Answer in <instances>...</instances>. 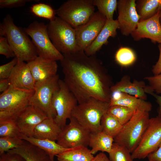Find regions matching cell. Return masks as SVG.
I'll return each mask as SVG.
<instances>
[{"instance_id":"9c48e42d","label":"cell","mask_w":161,"mask_h":161,"mask_svg":"<svg viewBox=\"0 0 161 161\" xmlns=\"http://www.w3.org/2000/svg\"><path fill=\"white\" fill-rule=\"evenodd\" d=\"M59 79V75L57 74L35 83L34 93L29 102V105L40 108L49 118L53 119L56 115L52 100L53 94L58 86Z\"/></svg>"},{"instance_id":"7bdbcfd3","label":"cell","mask_w":161,"mask_h":161,"mask_svg":"<svg viewBox=\"0 0 161 161\" xmlns=\"http://www.w3.org/2000/svg\"><path fill=\"white\" fill-rule=\"evenodd\" d=\"M10 83L8 78L0 79V92L2 93L9 87Z\"/></svg>"},{"instance_id":"5b68a950","label":"cell","mask_w":161,"mask_h":161,"mask_svg":"<svg viewBox=\"0 0 161 161\" xmlns=\"http://www.w3.org/2000/svg\"><path fill=\"white\" fill-rule=\"evenodd\" d=\"M49 37L53 45L62 54L74 53L79 49L77 45L75 28L56 16L47 24Z\"/></svg>"},{"instance_id":"30bf717a","label":"cell","mask_w":161,"mask_h":161,"mask_svg":"<svg viewBox=\"0 0 161 161\" xmlns=\"http://www.w3.org/2000/svg\"><path fill=\"white\" fill-rule=\"evenodd\" d=\"M52 103L56 112L53 120L62 129L66 125L67 120L71 118L73 110L78 103L77 99L64 80L59 79L58 86L53 94Z\"/></svg>"},{"instance_id":"e0dca14e","label":"cell","mask_w":161,"mask_h":161,"mask_svg":"<svg viewBox=\"0 0 161 161\" xmlns=\"http://www.w3.org/2000/svg\"><path fill=\"white\" fill-rule=\"evenodd\" d=\"M14 88L34 90L35 82L27 63L18 60L8 78Z\"/></svg>"},{"instance_id":"83f0119b","label":"cell","mask_w":161,"mask_h":161,"mask_svg":"<svg viewBox=\"0 0 161 161\" xmlns=\"http://www.w3.org/2000/svg\"><path fill=\"white\" fill-rule=\"evenodd\" d=\"M100 126L101 131L114 139L120 132L123 126L115 118L107 112L102 118Z\"/></svg>"},{"instance_id":"484cf974","label":"cell","mask_w":161,"mask_h":161,"mask_svg":"<svg viewBox=\"0 0 161 161\" xmlns=\"http://www.w3.org/2000/svg\"><path fill=\"white\" fill-rule=\"evenodd\" d=\"M58 161H91L94 157L87 147L69 148L56 156Z\"/></svg>"},{"instance_id":"d590c367","label":"cell","mask_w":161,"mask_h":161,"mask_svg":"<svg viewBox=\"0 0 161 161\" xmlns=\"http://www.w3.org/2000/svg\"><path fill=\"white\" fill-rule=\"evenodd\" d=\"M144 79L148 81L149 84L145 88L146 93L150 94L155 92L157 94H161V73L147 77Z\"/></svg>"},{"instance_id":"e575fe53","label":"cell","mask_w":161,"mask_h":161,"mask_svg":"<svg viewBox=\"0 0 161 161\" xmlns=\"http://www.w3.org/2000/svg\"><path fill=\"white\" fill-rule=\"evenodd\" d=\"M20 133L15 121L6 120L0 121V137H19Z\"/></svg>"},{"instance_id":"3957f363","label":"cell","mask_w":161,"mask_h":161,"mask_svg":"<svg viewBox=\"0 0 161 161\" xmlns=\"http://www.w3.org/2000/svg\"><path fill=\"white\" fill-rule=\"evenodd\" d=\"M109 103L94 98L78 104L73 110L71 117L90 133L101 131L100 123L107 112Z\"/></svg>"},{"instance_id":"5bb4252c","label":"cell","mask_w":161,"mask_h":161,"mask_svg":"<svg viewBox=\"0 0 161 161\" xmlns=\"http://www.w3.org/2000/svg\"><path fill=\"white\" fill-rule=\"evenodd\" d=\"M135 0H118L117 21L122 34L128 36L136 29L140 18L136 8Z\"/></svg>"},{"instance_id":"ee69618b","label":"cell","mask_w":161,"mask_h":161,"mask_svg":"<svg viewBox=\"0 0 161 161\" xmlns=\"http://www.w3.org/2000/svg\"><path fill=\"white\" fill-rule=\"evenodd\" d=\"M91 161H111L106 155L102 152L97 154Z\"/></svg>"},{"instance_id":"74e56055","label":"cell","mask_w":161,"mask_h":161,"mask_svg":"<svg viewBox=\"0 0 161 161\" xmlns=\"http://www.w3.org/2000/svg\"><path fill=\"white\" fill-rule=\"evenodd\" d=\"M0 54L5 56L7 58L16 57L15 53L7 38L2 36H0Z\"/></svg>"},{"instance_id":"d4e9b609","label":"cell","mask_w":161,"mask_h":161,"mask_svg":"<svg viewBox=\"0 0 161 161\" xmlns=\"http://www.w3.org/2000/svg\"><path fill=\"white\" fill-rule=\"evenodd\" d=\"M109 105L110 106H121L135 110H141L148 112L151 111L152 108V104L149 102L123 92L119 99L110 101Z\"/></svg>"},{"instance_id":"4dcf8cb0","label":"cell","mask_w":161,"mask_h":161,"mask_svg":"<svg viewBox=\"0 0 161 161\" xmlns=\"http://www.w3.org/2000/svg\"><path fill=\"white\" fill-rule=\"evenodd\" d=\"M115 59L119 65L126 67L134 63L136 59V56L132 49L128 47H121L117 51Z\"/></svg>"},{"instance_id":"ac0fdd59","label":"cell","mask_w":161,"mask_h":161,"mask_svg":"<svg viewBox=\"0 0 161 161\" xmlns=\"http://www.w3.org/2000/svg\"><path fill=\"white\" fill-rule=\"evenodd\" d=\"M35 83L57 75L58 65L56 61L38 56L27 63Z\"/></svg>"},{"instance_id":"f1b7e54d","label":"cell","mask_w":161,"mask_h":161,"mask_svg":"<svg viewBox=\"0 0 161 161\" xmlns=\"http://www.w3.org/2000/svg\"><path fill=\"white\" fill-rule=\"evenodd\" d=\"M136 111L124 106L114 105L109 106L107 112L123 126L131 119Z\"/></svg>"},{"instance_id":"bcb514c9","label":"cell","mask_w":161,"mask_h":161,"mask_svg":"<svg viewBox=\"0 0 161 161\" xmlns=\"http://www.w3.org/2000/svg\"><path fill=\"white\" fill-rule=\"evenodd\" d=\"M159 21L161 25V11L159 12Z\"/></svg>"},{"instance_id":"2e32d148","label":"cell","mask_w":161,"mask_h":161,"mask_svg":"<svg viewBox=\"0 0 161 161\" xmlns=\"http://www.w3.org/2000/svg\"><path fill=\"white\" fill-rule=\"evenodd\" d=\"M159 12L148 19L139 22L136 29L131 35L134 40L137 41L147 38L154 43H161Z\"/></svg>"},{"instance_id":"f35d334b","label":"cell","mask_w":161,"mask_h":161,"mask_svg":"<svg viewBox=\"0 0 161 161\" xmlns=\"http://www.w3.org/2000/svg\"><path fill=\"white\" fill-rule=\"evenodd\" d=\"M38 0H0V8H11L23 6L30 2Z\"/></svg>"},{"instance_id":"836d02e7","label":"cell","mask_w":161,"mask_h":161,"mask_svg":"<svg viewBox=\"0 0 161 161\" xmlns=\"http://www.w3.org/2000/svg\"><path fill=\"white\" fill-rule=\"evenodd\" d=\"M25 142L19 137H0V155L10 150L21 147Z\"/></svg>"},{"instance_id":"603a6c76","label":"cell","mask_w":161,"mask_h":161,"mask_svg":"<svg viewBox=\"0 0 161 161\" xmlns=\"http://www.w3.org/2000/svg\"><path fill=\"white\" fill-rule=\"evenodd\" d=\"M7 152L18 154L26 161H53L44 150L26 141L21 147Z\"/></svg>"},{"instance_id":"7a4b0ae2","label":"cell","mask_w":161,"mask_h":161,"mask_svg":"<svg viewBox=\"0 0 161 161\" xmlns=\"http://www.w3.org/2000/svg\"><path fill=\"white\" fill-rule=\"evenodd\" d=\"M0 35L7 38L18 60L27 63L38 56L29 35L24 29L15 24L10 14L6 15L0 24Z\"/></svg>"},{"instance_id":"277c9868","label":"cell","mask_w":161,"mask_h":161,"mask_svg":"<svg viewBox=\"0 0 161 161\" xmlns=\"http://www.w3.org/2000/svg\"><path fill=\"white\" fill-rule=\"evenodd\" d=\"M149 112L137 110L131 119L123 126L114 142L127 148L131 153L139 144L149 119Z\"/></svg>"},{"instance_id":"52a82bcc","label":"cell","mask_w":161,"mask_h":161,"mask_svg":"<svg viewBox=\"0 0 161 161\" xmlns=\"http://www.w3.org/2000/svg\"><path fill=\"white\" fill-rule=\"evenodd\" d=\"M23 29L31 38L38 56L56 61L62 59L63 54L55 47L49 37L47 24L35 21Z\"/></svg>"},{"instance_id":"4316f807","label":"cell","mask_w":161,"mask_h":161,"mask_svg":"<svg viewBox=\"0 0 161 161\" xmlns=\"http://www.w3.org/2000/svg\"><path fill=\"white\" fill-rule=\"evenodd\" d=\"M136 4L140 21L148 19L161 11V0H137Z\"/></svg>"},{"instance_id":"7c38bea8","label":"cell","mask_w":161,"mask_h":161,"mask_svg":"<svg viewBox=\"0 0 161 161\" xmlns=\"http://www.w3.org/2000/svg\"><path fill=\"white\" fill-rule=\"evenodd\" d=\"M68 125L62 129L57 143L66 148L89 146L91 133L71 117Z\"/></svg>"},{"instance_id":"cb8c5ba5","label":"cell","mask_w":161,"mask_h":161,"mask_svg":"<svg viewBox=\"0 0 161 161\" xmlns=\"http://www.w3.org/2000/svg\"><path fill=\"white\" fill-rule=\"evenodd\" d=\"M114 138L102 131L91 133L89 146L91 149V153L94 155L99 151L108 154L112 149Z\"/></svg>"},{"instance_id":"d6986e66","label":"cell","mask_w":161,"mask_h":161,"mask_svg":"<svg viewBox=\"0 0 161 161\" xmlns=\"http://www.w3.org/2000/svg\"><path fill=\"white\" fill-rule=\"evenodd\" d=\"M119 29L117 20H107L103 28L92 43L84 51L88 56L95 55L102 46L107 43L110 37H114Z\"/></svg>"},{"instance_id":"4fadbf2b","label":"cell","mask_w":161,"mask_h":161,"mask_svg":"<svg viewBox=\"0 0 161 161\" xmlns=\"http://www.w3.org/2000/svg\"><path fill=\"white\" fill-rule=\"evenodd\" d=\"M106 20L104 16L97 11L87 22L75 28L77 44L80 50L84 51L92 43Z\"/></svg>"},{"instance_id":"d6a6232c","label":"cell","mask_w":161,"mask_h":161,"mask_svg":"<svg viewBox=\"0 0 161 161\" xmlns=\"http://www.w3.org/2000/svg\"><path fill=\"white\" fill-rule=\"evenodd\" d=\"M109 154L111 161H134V160L127 148L114 142Z\"/></svg>"},{"instance_id":"7402d4cb","label":"cell","mask_w":161,"mask_h":161,"mask_svg":"<svg viewBox=\"0 0 161 161\" xmlns=\"http://www.w3.org/2000/svg\"><path fill=\"white\" fill-rule=\"evenodd\" d=\"M19 137L44 150L53 161L55 156L70 148L62 146L55 141L28 137L21 133Z\"/></svg>"},{"instance_id":"9a60e30c","label":"cell","mask_w":161,"mask_h":161,"mask_svg":"<svg viewBox=\"0 0 161 161\" xmlns=\"http://www.w3.org/2000/svg\"><path fill=\"white\" fill-rule=\"evenodd\" d=\"M47 118L46 114L41 109L29 105L19 113L14 121L20 133L28 137H32L36 126Z\"/></svg>"},{"instance_id":"ba28073f","label":"cell","mask_w":161,"mask_h":161,"mask_svg":"<svg viewBox=\"0 0 161 161\" xmlns=\"http://www.w3.org/2000/svg\"><path fill=\"white\" fill-rule=\"evenodd\" d=\"M95 10L93 0H68L55 11L58 17L75 28L87 22Z\"/></svg>"},{"instance_id":"f546056e","label":"cell","mask_w":161,"mask_h":161,"mask_svg":"<svg viewBox=\"0 0 161 161\" xmlns=\"http://www.w3.org/2000/svg\"><path fill=\"white\" fill-rule=\"evenodd\" d=\"M93 4L98 11L108 20L113 19L114 12L117 7V0H93Z\"/></svg>"},{"instance_id":"f6af8a7d","label":"cell","mask_w":161,"mask_h":161,"mask_svg":"<svg viewBox=\"0 0 161 161\" xmlns=\"http://www.w3.org/2000/svg\"><path fill=\"white\" fill-rule=\"evenodd\" d=\"M153 95L156 99V101L159 105L158 109V115H161V96L155 94L154 92L150 94Z\"/></svg>"},{"instance_id":"8fae6325","label":"cell","mask_w":161,"mask_h":161,"mask_svg":"<svg viewBox=\"0 0 161 161\" xmlns=\"http://www.w3.org/2000/svg\"><path fill=\"white\" fill-rule=\"evenodd\" d=\"M161 144V115L150 118L141 140L131 153L132 158L143 159L155 151Z\"/></svg>"},{"instance_id":"b9f144b4","label":"cell","mask_w":161,"mask_h":161,"mask_svg":"<svg viewBox=\"0 0 161 161\" xmlns=\"http://www.w3.org/2000/svg\"><path fill=\"white\" fill-rule=\"evenodd\" d=\"M148 161H161V144L154 151L147 156Z\"/></svg>"},{"instance_id":"6da1fadb","label":"cell","mask_w":161,"mask_h":161,"mask_svg":"<svg viewBox=\"0 0 161 161\" xmlns=\"http://www.w3.org/2000/svg\"><path fill=\"white\" fill-rule=\"evenodd\" d=\"M63 55L60 61L63 80L78 104L91 98L109 103L113 85L99 60L94 55H87L83 50Z\"/></svg>"},{"instance_id":"1f68e13d","label":"cell","mask_w":161,"mask_h":161,"mask_svg":"<svg viewBox=\"0 0 161 161\" xmlns=\"http://www.w3.org/2000/svg\"><path fill=\"white\" fill-rule=\"evenodd\" d=\"M30 10L36 16L48 19L49 21L53 20L56 17L55 10L50 5L45 3H39L33 4Z\"/></svg>"},{"instance_id":"44dd1931","label":"cell","mask_w":161,"mask_h":161,"mask_svg":"<svg viewBox=\"0 0 161 161\" xmlns=\"http://www.w3.org/2000/svg\"><path fill=\"white\" fill-rule=\"evenodd\" d=\"M62 130L53 118H47L35 128L32 137L36 138L57 140Z\"/></svg>"},{"instance_id":"8992f818","label":"cell","mask_w":161,"mask_h":161,"mask_svg":"<svg viewBox=\"0 0 161 161\" xmlns=\"http://www.w3.org/2000/svg\"><path fill=\"white\" fill-rule=\"evenodd\" d=\"M34 93V90L16 89L10 85L0 95V121L14 120L19 113L29 105Z\"/></svg>"},{"instance_id":"8d00e7d4","label":"cell","mask_w":161,"mask_h":161,"mask_svg":"<svg viewBox=\"0 0 161 161\" xmlns=\"http://www.w3.org/2000/svg\"><path fill=\"white\" fill-rule=\"evenodd\" d=\"M18 61L17 58L15 57L10 62L0 66V79H7L9 78Z\"/></svg>"},{"instance_id":"60d3db41","label":"cell","mask_w":161,"mask_h":161,"mask_svg":"<svg viewBox=\"0 0 161 161\" xmlns=\"http://www.w3.org/2000/svg\"><path fill=\"white\" fill-rule=\"evenodd\" d=\"M158 47L159 51V59L156 64L153 66L152 70L154 75L161 73V43L159 44Z\"/></svg>"},{"instance_id":"ab89813d","label":"cell","mask_w":161,"mask_h":161,"mask_svg":"<svg viewBox=\"0 0 161 161\" xmlns=\"http://www.w3.org/2000/svg\"><path fill=\"white\" fill-rule=\"evenodd\" d=\"M0 155V161H26L21 156L16 153L7 152Z\"/></svg>"},{"instance_id":"ffe728a7","label":"cell","mask_w":161,"mask_h":161,"mask_svg":"<svg viewBox=\"0 0 161 161\" xmlns=\"http://www.w3.org/2000/svg\"><path fill=\"white\" fill-rule=\"evenodd\" d=\"M146 86L144 81L134 80L131 82L130 77L126 75L119 81L113 85L110 90L111 92L117 91L146 100L147 98L145 91Z\"/></svg>"}]
</instances>
